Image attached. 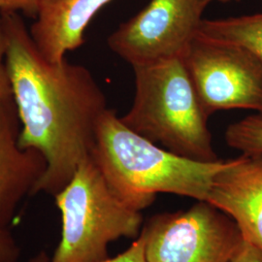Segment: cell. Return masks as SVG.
Masks as SVG:
<instances>
[{
	"label": "cell",
	"instance_id": "cell-11",
	"mask_svg": "<svg viewBox=\"0 0 262 262\" xmlns=\"http://www.w3.org/2000/svg\"><path fill=\"white\" fill-rule=\"evenodd\" d=\"M196 36L243 46L262 60V13L225 19H203Z\"/></svg>",
	"mask_w": 262,
	"mask_h": 262
},
{
	"label": "cell",
	"instance_id": "cell-17",
	"mask_svg": "<svg viewBox=\"0 0 262 262\" xmlns=\"http://www.w3.org/2000/svg\"><path fill=\"white\" fill-rule=\"evenodd\" d=\"M228 262H262V250L243 239Z\"/></svg>",
	"mask_w": 262,
	"mask_h": 262
},
{
	"label": "cell",
	"instance_id": "cell-8",
	"mask_svg": "<svg viewBox=\"0 0 262 262\" xmlns=\"http://www.w3.org/2000/svg\"><path fill=\"white\" fill-rule=\"evenodd\" d=\"M206 202L228 215L244 239L262 250V154L226 159Z\"/></svg>",
	"mask_w": 262,
	"mask_h": 262
},
{
	"label": "cell",
	"instance_id": "cell-18",
	"mask_svg": "<svg viewBox=\"0 0 262 262\" xmlns=\"http://www.w3.org/2000/svg\"><path fill=\"white\" fill-rule=\"evenodd\" d=\"M28 262H51V258L49 257L47 253L42 251L36 253L34 256H32Z\"/></svg>",
	"mask_w": 262,
	"mask_h": 262
},
{
	"label": "cell",
	"instance_id": "cell-3",
	"mask_svg": "<svg viewBox=\"0 0 262 262\" xmlns=\"http://www.w3.org/2000/svg\"><path fill=\"white\" fill-rule=\"evenodd\" d=\"M135 96L121 117L132 131L179 156L215 161L208 119L184 57L132 67Z\"/></svg>",
	"mask_w": 262,
	"mask_h": 262
},
{
	"label": "cell",
	"instance_id": "cell-10",
	"mask_svg": "<svg viewBox=\"0 0 262 262\" xmlns=\"http://www.w3.org/2000/svg\"><path fill=\"white\" fill-rule=\"evenodd\" d=\"M112 0H41L28 28L40 54L52 63L84 43V31L94 16Z\"/></svg>",
	"mask_w": 262,
	"mask_h": 262
},
{
	"label": "cell",
	"instance_id": "cell-1",
	"mask_svg": "<svg viewBox=\"0 0 262 262\" xmlns=\"http://www.w3.org/2000/svg\"><path fill=\"white\" fill-rule=\"evenodd\" d=\"M7 37L6 66L21 123L19 146L34 149L47 168L34 189L56 195L92 155L96 126L108 109L91 71L39 52L19 13H0Z\"/></svg>",
	"mask_w": 262,
	"mask_h": 262
},
{
	"label": "cell",
	"instance_id": "cell-5",
	"mask_svg": "<svg viewBox=\"0 0 262 262\" xmlns=\"http://www.w3.org/2000/svg\"><path fill=\"white\" fill-rule=\"evenodd\" d=\"M184 60L209 118L230 109L262 114V60L252 51L196 36Z\"/></svg>",
	"mask_w": 262,
	"mask_h": 262
},
{
	"label": "cell",
	"instance_id": "cell-6",
	"mask_svg": "<svg viewBox=\"0 0 262 262\" xmlns=\"http://www.w3.org/2000/svg\"><path fill=\"white\" fill-rule=\"evenodd\" d=\"M142 233L148 262H228L244 239L234 222L206 201L157 216Z\"/></svg>",
	"mask_w": 262,
	"mask_h": 262
},
{
	"label": "cell",
	"instance_id": "cell-7",
	"mask_svg": "<svg viewBox=\"0 0 262 262\" xmlns=\"http://www.w3.org/2000/svg\"><path fill=\"white\" fill-rule=\"evenodd\" d=\"M206 7L204 0H150L113 32L108 46L132 67L184 57Z\"/></svg>",
	"mask_w": 262,
	"mask_h": 262
},
{
	"label": "cell",
	"instance_id": "cell-16",
	"mask_svg": "<svg viewBox=\"0 0 262 262\" xmlns=\"http://www.w3.org/2000/svg\"><path fill=\"white\" fill-rule=\"evenodd\" d=\"M19 247L8 228H0V262H17Z\"/></svg>",
	"mask_w": 262,
	"mask_h": 262
},
{
	"label": "cell",
	"instance_id": "cell-12",
	"mask_svg": "<svg viewBox=\"0 0 262 262\" xmlns=\"http://www.w3.org/2000/svg\"><path fill=\"white\" fill-rule=\"evenodd\" d=\"M227 146L242 154H262V114L247 116L227 126L225 132Z\"/></svg>",
	"mask_w": 262,
	"mask_h": 262
},
{
	"label": "cell",
	"instance_id": "cell-13",
	"mask_svg": "<svg viewBox=\"0 0 262 262\" xmlns=\"http://www.w3.org/2000/svg\"><path fill=\"white\" fill-rule=\"evenodd\" d=\"M6 53L7 37L3 20L0 16V105L14 99L11 80L6 66Z\"/></svg>",
	"mask_w": 262,
	"mask_h": 262
},
{
	"label": "cell",
	"instance_id": "cell-2",
	"mask_svg": "<svg viewBox=\"0 0 262 262\" xmlns=\"http://www.w3.org/2000/svg\"><path fill=\"white\" fill-rule=\"evenodd\" d=\"M92 157L113 190L141 211L158 193L207 201L225 163L187 159L161 148L129 129L109 108L97 123Z\"/></svg>",
	"mask_w": 262,
	"mask_h": 262
},
{
	"label": "cell",
	"instance_id": "cell-15",
	"mask_svg": "<svg viewBox=\"0 0 262 262\" xmlns=\"http://www.w3.org/2000/svg\"><path fill=\"white\" fill-rule=\"evenodd\" d=\"M100 262H148L145 252V237L142 231L139 237L131 244L126 251L113 258L108 257Z\"/></svg>",
	"mask_w": 262,
	"mask_h": 262
},
{
	"label": "cell",
	"instance_id": "cell-19",
	"mask_svg": "<svg viewBox=\"0 0 262 262\" xmlns=\"http://www.w3.org/2000/svg\"><path fill=\"white\" fill-rule=\"evenodd\" d=\"M230 1H237V0H204V3L207 5H209L210 3H213V2H220V3H227V2H230Z\"/></svg>",
	"mask_w": 262,
	"mask_h": 262
},
{
	"label": "cell",
	"instance_id": "cell-14",
	"mask_svg": "<svg viewBox=\"0 0 262 262\" xmlns=\"http://www.w3.org/2000/svg\"><path fill=\"white\" fill-rule=\"evenodd\" d=\"M41 0H0V13H21L35 19Z\"/></svg>",
	"mask_w": 262,
	"mask_h": 262
},
{
	"label": "cell",
	"instance_id": "cell-9",
	"mask_svg": "<svg viewBox=\"0 0 262 262\" xmlns=\"http://www.w3.org/2000/svg\"><path fill=\"white\" fill-rule=\"evenodd\" d=\"M19 116L14 99L0 105V228H8L17 207L43 177L47 162L34 149L19 146Z\"/></svg>",
	"mask_w": 262,
	"mask_h": 262
},
{
	"label": "cell",
	"instance_id": "cell-4",
	"mask_svg": "<svg viewBox=\"0 0 262 262\" xmlns=\"http://www.w3.org/2000/svg\"><path fill=\"white\" fill-rule=\"evenodd\" d=\"M55 198L61 237L51 262L103 261L110 243L141 234V210L113 190L92 155Z\"/></svg>",
	"mask_w": 262,
	"mask_h": 262
}]
</instances>
